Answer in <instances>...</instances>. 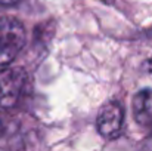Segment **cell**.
<instances>
[{
	"label": "cell",
	"instance_id": "obj_1",
	"mask_svg": "<svg viewBox=\"0 0 152 151\" xmlns=\"http://www.w3.org/2000/svg\"><path fill=\"white\" fill-rule=\"evenodd\" d=\"M25 27L15 18L0 16V68L9 65L25 46Z\"/></svg>",
	"mask_w": 152,
	"mask_h": 151
},
{
	"label": "cell",
	"instance_id": "obj_5",
	"mask_svg": "<svg viewBox=\"0 0 152 151\" xmlns=\"http://www.w3.org/2000/svg\"><path fill=\"white\" fill-rule=\"evenodd\" d=\"M145 70H146V71L152 76V58L151 59H148V61L145 62Z\"/></svg>",
	"mask_w": 152,
	"mask_h": 151
},
{
	"label": "cell",
	"instance_id": "obj_3",
	"mask_svg": "<svg viewBox=\"0 0 152 151\" xmlns=\"http://www.w3.org/2000/svg\"><path fill=\"white\" fill-rule=\"evenodd\" d=\"M124 123V108L120 102L111 101L103 104L96 116V127L99 135L105 139L117 138L123 130Z\"/></svg>",
	"mask_w": 152,
	"mask_h": 151
},
{
	"label": "cell",
	"instance_id": "obj_2",
	"mask_svg": "<svg viewBox=\"0 0 152 151\" xmlns=\"http://www.w3.org/2000/svg\"><path fill=\"white\" fill-rule=\"evenodd\" d=\"M27 73L21 67L0 68V110L13 108L24 94Z\"/></svg>",
	"mask_w": 152,
	"mask_h": 151
},
{
	"label": "cell",
	"instance_id": "obj_4",
	"mask_svg": "<svg viewBox=\"0 0 152 151\" xmlns=\"http://www.w3.org/2000/svg\"><path fill=\"white\" fill-rule=\"evenodd\" d=\"M133 117L142 127H152V89L139 91L132 101Z\"/></svg>",
	"mask_w": 152,
	"mask_h": 151
}]
</instances>
